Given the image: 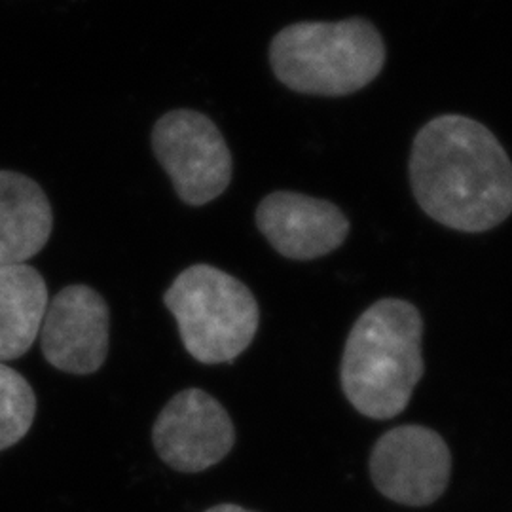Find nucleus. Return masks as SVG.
I'll return each instance as SVG.
<instances>
[{
    "label": "nucleus",
    "instance_id": "obj_3",
    "mask_svg": "<svg viewBox=\"0 0 512 512\" xmlns=\"http://www.w3.org/2000/svg\"><path fill=\"white\" fill-rule=\"evenodd\" d=\"M384 37L365 18L298 21L270 44L275 78L304 95L344 97L372 84L385 65Z\"/></svg>",
    "mask_w": 512,
    "mask_h": 512
},
{
    "label": "nucleus",
    "instance_id": "obj_8",
    "mask_svg": "<svg viewBox=\"0 0 512 512\" xmlns=\"http://www.w3.org/2000/svg\"><path fill=\"white\" fill-rule=\"evenodd\" d=\"M110 346V310L88 285H69L48 300L40 325V348L50 365L88 376L105 365Z\"/></svg>",
    "mask_w": 512,
    "mask_h": 512
},
{
    "label": "nucleus",
    "instance_id": "obj_7",
    "mask_svg": "<svg viewBox=\"0 0 512 512\" xmlns=\"http://www.w3.org/2000/svg\"><path fill=\"white\" fill-rule=\"evenodd\" d=\"M152 442L171 469L202 473L230 454L236 429L215 397L198 387H188L165 404L154 421Z\"/></svg>",
    "mask_w": 512,
    "mask_h": 512
},
{
    "label": "nucleus",
    "instance_id": "obj_2",
    "mask_svg": "<svg viewBox=\"0 0 512 512\" xmlns=\"http://www.w3.org/2000/svg\"><path fill=\"white\" fill-rule=\"evenodd\" d=\"M423 319L401 298L372 304L355 321L342 353L340 382L351 406L372 420L403 414L423 376Z\"/></svg>",
    "mask_w": 512,
    "mask_h": 512
},
{
    "label": "nucleus",
    "instance_id": "obj_4",
    "mask_svg": "<svg viewBox=\"0 0 512 512\" xmlns=\"http://www.w3.org/2000/svg\"><path fill=\"white\" fill-rule=\"evenodd\" d=\"M164 304L179 325L184 349L203 365L236 361L255 340L260 310L234 275L194 264L175 277Z\"/></svg>",
    "mask_w": 512,
    "mask_h": 512
},
{
    "label": "nucleus",
    "instance_id": "obj_1",
    "mask_svg": "<svg viewBox=\"0 0 512 512\" xmlns=\"http://www.w3.org/2000/svg\"><path fill=\"white\" fill-rule=\"evenodd\" d=\"M410 183L423 213L452 230L480 234L511 217V158L473 118L442 114L416 133Z\"/></svg>",
    "mask_w": 512,
    "mask_h": 512
},
{
    "label": "nucleus",
    "instance_id": "obj_6",
    "mask_svg": "<svg viewBox=\"0 0 512 512\" xmlns=\"http://www.w3.org/2000/svg\"><path fill=\"white\" fill-rule=\"evenodd\" d=\"M452 454L437 431L401 425L382 435L370 454V476L387 499L406 507H427L446 492Z\"/></svg>",
    "mask_w": 512,
    "mask_h": 512
},
{
    "label": "nucleus",
    "instance_id": "obj_11",
    "mask_svg": "<svg viewBox=\"0 0 512 512\" xmlns=\"http://www.w3.org/2000/svg\"><path fill=\"white\" fill-rule=\"evenodd\" d=\"M50 294L27 264L0 266V363L23 357L37 340Z\"/></svg>",
    "mask_w": 512,
    "mask_h": 512
},
{
    "label": "nucleus",
    "instance_id": "obj_10",
    "mask_svg": "<svg viewBox=\"0 0 512 512\" xmlns=\"http://www.w3.org/2000/svg\"><path fill=\"white\" fill-rule=\"evenodd\" d=\"M54 228V213L40 184L18 171L0 169V266L37 256Z\"/></svg>",
    "mask_w": 512,
    "mask_h": 512
},
{
    "label": "nucleus",
    "instance_id": "obj_5",
    "mask_svg": "<svg viewBox=\"0 0 512 512\" xmlns=\"http://www.w3.org/2000/svg\"><path fill=\"white\" fill-rule=\"evenodd\" d=\"M152 150L177 196L192 207L217 200L232 183V152L217 124L198 110L164 114L152 129Z\"/></svg>",
    "mask_w": 512,
    "mask_h": 512
},
{
    "label": "nucleus",
    "instance_id": "obj_13",
    "mask_svg": "<svg viewBox=\"0 0 512 512\" xmlns=\"http://www.w3.org/2000/svg\"><path fill=\"white\" fill-rule=\"evenodd\" d=\"M205 512H253L247 511V509H243V507H238V505H217V507H213V509H209V511Z\"/></svg>",
    "mask_w": 512,
    "mask_h": 512
},
{
    "label": "nucleus",
    "instance_id": "obj_9",
    "mask_svg": "<svg viewBox=\"0 0 512 512\" xmlns=\"http://www.w3.org/2000/svg\"><path fill=\"white\" fill-rule=\"evenodd\" d=\"M256 226L279 255L291 260L330 255L349 234L348 217L334 203L283 190L260 202Z\"/></svg>",
    "mask_w": 512,
    "mask_h": 512
},
{
    "label": "nucleus",
    "instance_id": "obj_12",
    "mask_svg": "<svg viewBox=\"0 0 512 512\" xmlns=\"http://www.w3.org/2000/svg\"><path fill=\"white\" fill-rule=\"evenodd\" d=\"M37 416V395L18 370L0 363V452L18 444Z\"/></svg>",
    "mask_w": 512,
    "mask_h": 512
}]
</instances>
